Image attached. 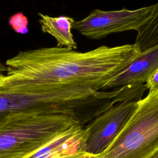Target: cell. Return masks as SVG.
<instances>
[{"instance_id": "cell-1", "label": "cell", "mask_w": 158, "mask_h": 158, "mask_svg": "<svg viewBox=\"0 0 158 158\" xmlns=\"http://www.w3.org/2000/svg\"><path fill=\"white\" fill-rule=\"evenodd\" d=\"M140 52L135 44L101 46L86 52L57 46L20 51L6 60L0 88L73 85L106 90Z\"/></svg>"}, {"instance_id": "cell-2", "label": "cell", "mask_w": 158, "mask_h": 158, "mask_svg": "<svg viewBox=\"0 0 158 158\" xmlns=\"http://www.w3.org/2000/svg\"><path fill=\"white\" fill-rule=\"evenodd\" d=\"M129 98L125 87L112 91L73 85L0 88V122L20 114H65L75 117L85 127Z\"/></svg>"}, {"instance_id": "cell-3", "label": "cell", "mask_w": 158, "mask_h": 158, "mask_svg": "<svg viewBox=\"0 0 158 158\" xmlns=\"http://www.w3.org/2000/svg\"><path fill=\"white\" fill-rule=\"evenodd\" d=\"M77 125L81 124L75 117L65 114L7 117L0 122V158H22Z\"/></svg>"}, {"instance_id": "cell-4", "label": "cell", "mask_w": 158, "mask_h": 158, "mask_svg": "<svg viewBox=\"0 0 158 158\" xmlns=\"http://www.w3.org/2000/svg\"><path fill=\"white\" fill-rule=\"evenodd\" d=\"M158 151V90L149 91L100 158H149Z\"/></svg>"}, {"instance_id": "cell-5", "label": "cell", "mask_w": 158, "mask_h": 158, "mask_svg": "<svg viewBox=\"0 0 158 158\" xmlns=\"http://www.w3.org/2000/svg\"><path fill=\"white\" fill-rule=\"evenodd\" d=\"M152 9V6L135 10L94 9L85 18L75 21L73 28L92 40H99L112 33L131 30L138 31L149 17Z\"/></svg>"}, {"instance_id": "cell-6", "label": "cell", "mask_w": 158, "mask_h": 158, "mask_svg": "<svg viewBox=\"0 0 158 158\" xmlns=\"http://www.w3.org/2000/svg\"><path fill=\"white\" fill-rule=\"evenodd\" d=\"M138 101L118 103L88 123L85 152L100 158L136 110Z\"/></svg>"}, {"instance_id": "cell-7", "label": "cell", "mask_w": 158, "mask_h": 158, "mask_svg": "<svg viewBox=\"0 0 158 158\" xmlns=\"http://www.w3.org/2000/svg\"><path fill=\"white\" fill-rule=\"evenodd\" d=\"M87 130L75 125L22 158H75L85 154Z\"/></svg>"}, {"instance_id": "cell-8", "label": "cell", "mask_w": 158, "mask_h": 158, "mask_svg": "<svg viewBox=\"0 0 158 158\" xmlns=\"http://www.w3.org/2000/svg\"><path fill=\"white\" fill-rule=\"evenodd\" d=\"M158 69V44L144 49L107 84L106 90L146 83Z\"/></svg>"}, {"instance_id": "cell-9", "label": "cell", "mask_w": 158, "mask_h": 158, "mask_svg": "<svg viewBox=\"0 0 158 158\" xmlns=\"http://www.w3.org/2000/svg\"><path fill=\"white\" fill-rule=\"evenodd\" d=\"M38 16L41 31L56 39L57 47L73 50L77 49V44L72 33L75 22L73 18L65 15L51 17L42 13H38Z\"/></svg>"}, {"instance_id": "cell-10", "label": "cell", "mask_w": 158, "mask_h": 158, "mask_svg": "<svg viewBox=\"0 0 158 158\" xmlns=\"http://www.w3.org/2000/svg\"><path fill=\"white\" fill-rule=\"evenodd\" d=\"M135 44L141 51L158 44V2L152 5L149 17L138 31Z\"/></svg>"}, {"instance_id": "cell-11", "label": "cell", "mask_w": 158, "mask_h": 158, "mask_svg": "<svg viewBox=\"0 0 158 158\" xmlns=\"http://www.w3.org/2000/svg\"><path fill=\"white\" fill-rule=\"evenodd\" d=\"M8 22L11 28L17 33L25 35L28 32V18L21 12L11 15Z\"/></svg>"}, {"instance_id": "cell-12", "label": "cell", "mask_w": 158, "mask_h": 158, "mask_svg": "<svg viewBox=\"0 0 158 158\" xmlns=\"http://www.w3.org/2000/svg\"><path fill=\"white\" fill-rule=\"evenodd\" d=\"M145 85L149 91L158 90V69L148 79Z\"/></svg>"}, {"instance_id": "cell-13", "label": "cell", "mask_w": 158, "mask_h": 158, "mask_svg": "<svg viewBox=\"0 0 158 158\" xmlns=\"http://www.w3.org/2000/svg\"><path fill=\"white\" fill-rule=\"evenodd\" d=\"M7 71V67L6 65L3 64L0 60V73H6Z\"/></svg>"}, {"instance_id": "cell-14", "label": "cell", "mask_w": 158, "mask_h": 158, "mask_svg": "<svg viewBox=\"0 0 158 158\" xmlns=\"http://www.w3.org/2000/svg\"><path fill=\"white\" fill-rule=\"evenodd\" d=\"M75 158H98V157L85 153V154H83L75 157Z\"/></svg>"}, {"instance_id": "cell-15", "label": "cell", "mask_w": 158, "mask_h": 158, "mask_svg": "<svg viewBox=\"0 0 158 158\" xmlns=\"http://www.w3.org/2000/svg\"><path fill=\"white\" fill-rule=\"evenodd\" d=\"M149 158H158V151H157L154 154H153L151 157Z\"/></svg>"}]
</instances>
